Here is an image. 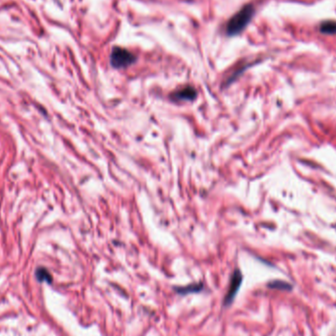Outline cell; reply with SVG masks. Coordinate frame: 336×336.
I'll use <instances>...</instances> for the list:
<instances>
[{
  "mask_svg": "<svg viewBox=\"0 0 336 336\" xmlns=\"http://www.w3.org/2000/svg\"><path fill=\"white\" fill-rule=\"evenodd\" d=\"M170 98L174 102H192L197 98V91L193 87L187 86L172 93Z\"/></svg>",
  "mask_w": 336,
  "mask_h": 336,
  "instance_id": "4",
  "label": "cell"
},
{
  "mask_svg": "<svg viewBox=\"0 0 336 336\" xmlns=\"http://www.w3.org/2000/svg\"><path fill=\"white\" fill-rule=\"evenodd\" d=\"M204 284L203 283H196V284H190L188 286H182V287H175V291L180 295H188L192 293H199L203 291Z\"/></svg>",
  "mask_w": 336,
  "mask_h": 336,
  "instance_id": "5",
  "label": "cell"
},
{
  "mask_svg": "<svg viewBox=\"0 0 336 336\" xmlns=\"http://www.w3.org/2000/svg\"><path fill=\"white\" fill-rule=\"evenodd\" d=\"M136 60H137L136 56L123 48L114 47L112 49V54H111V63H112V67L115 69L126 68L134 64Z\"/></svg>",
  "mask_w": 336,
  "mask_h": 336,
  "instance_id": "2",
  "label": "cell"
},
{
  "mask_svg": "<svg viewBox=\"0 0 336 336\" xmlns=\"http://www.w3.org/2000/svg\"><path fill=\"white\" fill-rule=\"evenodd\" d=\"M242 281H243V276L240 272V270H236L233 275H232V278H231V281H230V286H229V289H228V292L224 298V306L225 307H228L232 304V302L234 301L240 287H241V284H242Z\"/></svg>",
  "mask_w": 336,
  "mask_h": 336,
  "instance_id": "3",
  "label": "cell"
},
{
  "mask_svg": "<svg viewBox=\"0 0 336 336\" xmlns=\"http://www.w3.org/2000/svg\"><path fill=\"white\" fill-rule=\"evenodd\" d=\"M36 279L39 282H47L51 284L53 282V277L50 272L45 268H38L36 271Z\"/></svg>",
  "mask_w": 336,
  "mask_h": 336,
  "instance_id": "7",
  "label": "cell"
},
{
  "mask_svg": "<svg viewBox=\"0 0 336 336\" xmlns=\"http://www.w3.org/2000/svg\"><path fill=\"white\" fill-rule=\"evenodd\" d=\"M255 14V8L252 4L245 5L239 12H237L227 23L226 33L228 36H236L244 31V29L251 22Z\"/></svg>",
  "mask_w": 336,
  "mask_h": 336,
  "instance_id": "1",
  "label": "cell"
},
{
  "mask_svg": "<svg viewBox=\"0 0 336 336\" xmlns=\"http://www.w3.org/2000/svg\"><path fill=\"white\" fill-rule=\"evenodd\" d=\"M319 31L325 35H336V21L329 20L322 22Z\"/></svg>",
  "mask_w": 336,
  "mask_h": 336,
  "instance_id": "6",
  "label": "cell"
}]
</instances>
